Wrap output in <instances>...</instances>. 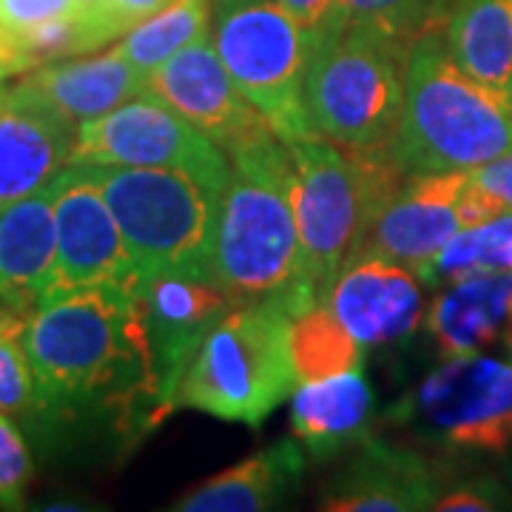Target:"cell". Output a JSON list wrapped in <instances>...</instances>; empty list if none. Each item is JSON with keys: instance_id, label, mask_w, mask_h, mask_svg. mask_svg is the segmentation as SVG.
<instances>
[{"instance_id": "1", "label": "cell", "mask_w": 512, "mask_h": 512, "mask_svg": "<svg viewBox=\"0 0 512 512\" xmlns=\"http://www.w3.org/2000/svg\"><path fill=\"white\" fill-rule=\"evenodd\" d=\"M37 387V410L66 419L92 407L168 413L154 365L143 291L86 288L37 305L20 336Z\"/></svg>"}, {"instance_id": "2", "label": "cell", "mask_w": 512, "mask_h": 512, "mask_svg": "<svg viewBox=\"0 0 512 512\" xmlns=\"http://www.w3.org/2000/svg\"><path fill=\"white\" fill-rule=\"evenodd\" d=\"M293 160V211L299 228V282L291 316L325 302L367 228L407 183L390 148L350 151L319 134L288 143Z\"/></svg>"}, {"instance_id": "3", "label": "cell", "mask_w": 512, "mask_h": 512, "mask_svg": "<svg viewBox=\"0 0 512 512\" xmlns=\"http://www.w3.org/2000/svg\"><path fill=\"white\" fill-rule=\"evenodd\" d=\"M512 151V100L481 86L450 55L444 20L407 49L404 106L390 154L407 177L470 171Z\"/></svg>"}, {"instance_id": "4", "label": "cell", "mask_w": 512, "mask_h": 512, "mask_svg": "<svg viewBox=\"0 0 512 512\" xmlns=\"http://www.w3.org/2000/svg\"><path fill=\"white\" fill-rule=\"evenodd\" d=\"M225 157L228 180L211 254L214 282L237 305L279 299L288 308L299 282V228L288 143L271 131Z\"/></svg>"}, {"instance_id": "5", "label": "cell", "mask_w": 512, "mask_h": 512, "mask_svg": "<svg viewBox=\"0 0 512 512\" xmlns=\"http://www.w3.org/2000/svg\"><path fill=\"white\" fill-rule=\"evenodd\" d=\"M407 49L342 15L313 37L302 86L313 134L350 151L390 148L402 120Z\"/></svg>"}, {"instance_id": "6", "label": "cell", "mask_w": 512, "mask_h": 512, "mask_svg": "<svg viewBox=\"0 0 512 512\" xmlns=\"http://www.w3.org/2000/svg\"><path fill=\"white\" fill-rule=\"evenodd\" d=\"M291 313L279 299L237 305L202 336L174 407L259 427L291 396Z\"/></svg>"}, {"instance_id": "7", "label": "cell", "mask_w": 512, "mask_h": 512, "mask_svg": "<svg viewBox=\"0 0 512 512\" xmlns=\"http://www.w3.org/2000/svg\"><path fill=\"white\" fill-rule=\"evenodd\" d=\"M89 171L143 282L163 274L214 279L211 254L222 194L171 168L89 165Z\"/></svg>"}, {"instance_id": "8", "label": "cell", "mask_w": 512, "mask_h": 512, "mask_svg": "<svg viewBox=\"0 0 512 512\" xmlns=\"http://www.w3.org/2000/svg\"><path fill=\"white\" fill-rule=\"evenodd\" d=\"M211 40L239 92L285 143L313 134L302 103L313 37L276 0H214Z\"/></svg>"}, {"instance_id": "9", "label": "cell", "mask_w": 512, "mask_h": 512, "mask_svg": "<svg viewBox=\"0 0 512 512\" xmlns=\"http://www.w3.org/2000/svg\"><path fill=\"white\" fill-rule=\"evenodd\" d=\"M419 436L461 453H504L512 444V362L450 356L399 410Z\"/></svg>"}, {"instance_id": "10", "label": "cell", "mask_w": 512, "mask_h": 512, "mask_svg": "<svg viewBox=\"0 0 512 512\" xmlns=\"http://www.w3.org/2000/svg\"><path fill=\"white\" fill-rule=\"evenodd\" d=\"M72 163L171 168L191 174L217 194L228 180L225 151L151 94L80 123L74 131Z\"/></svg>"}, {"instance_id": "11", "label": "cell", "mask_w": 512, "mask_h": 512, "mask_svg": "<svg viewBox=\"0 0 512 512\" xmlns=\"http://www.w3.org/2000/svg\"><path fill=\"white\" fill-rule=\"evenodd\" d=\"M55 231V274L43 302L86 288L143 291L140 268L89 165L69 163L55 177Z\"/></svg>"}, {"instance_id": "12", "label": "cell", "mask_w": 512, "mask_h": 512, "mask_svg": "<svg viewBox=\"0 0 512 512\" xmlns=\"http://www.w3.org/2000/svg\"><path fill=\"white\" fill-rule=\"evenodd\" d=\"M197 126L228 154L271 134V123L239 92L211 35L197 37L148 74V92Z\"/></svg>"}, {"instance_id": "13", "label": "cell", "mask_w": 512, "mask_h": 512, "mask_svg": "<svg viewBox=\"0 0 512 512\" xmlns=\"http://www.w3.org/2000/svg\"><path fill=\"white\" fill-rule=\"evenodd\" d=\"M464 185H467V171L407 177L402 191L384 205L382 214L367 228L353 259L384 256L402 262L413 274H419L461 231L456 205Z\"/></svg>"}, {"instance_id": "14", "label": "cell", "mask_w": 512, "mask_h": 512, "mask_svg": "<svg viewBox=\"0 0 512 512\" xmlns=\"http://www.w3.org/2000/svg\"><path fill=\"white\" fill-rule=\"evenodd\" d=\"M146 325L154 365L163 384V402L171 410L174 396L191 356L200 348L202 336L220 322L237 302L214 279L163 274L143 282Z\"/></svg>"}, {"instance_id": "15", "label": "cell", "mask_w": 512, "mask_h": 512, "mask_svg": "<svg viewBox=\"0 0 512 512\" xmlns=\"http://www.w3.org/2000/svg\"><path fill=\"white\" fill-rule=\"evenodd\" d=\"M325 302L362 348L399 342L421 322L419 276L384 256H359L345 265Z\"/></svg>"}, {"instance_id": "16", "label": "cell", "mask_w": 512, "mask_h": 512, "mask_svg": "<svg viewBox=\"0 0 512 512\" xmlns=\"http://www.w3.org/2000/svg\"><path fill=\"white\" fill-rule=\"evenodd\" d=\"M15 94H23L74 126L103 117L148 92V74L128 60L120 46L80 60H52L23 74Z\"/></svg>"}, {"instance_id": "17", "label": "cell", "mask_w": 512, "mask_h": 512, "mask_svg": "<svg viewBox=\"0 0 512 512\" xmlns=\"http://www.w3.org/2000/svg\"><path fill=\"white\" fill-rule=\"evenodd\" d=\"M72 120L35 100L6 92L0 106V211L35 194L72 163Z\"/></svg>"}, {"instance_id": "18", "label": "cell", "mask_w": 512, "mask_h": 512, "mask_svg": "<svg viewBox=\"0 0 512 512\" xmlns=\"http://www.w3.org/2000/svg\"><path fill=\"white\" fill-rule=\"evenodd\" d=\"M439 478L430 464L402 447L362 439L350 467L325 495L328 512H413L433 510Z\"/></svg>"}, {"instance_id": "19", "label": "cell", "mask_w": 512, "mask_h": 512, "mask_svg": "<svg viewBox=\"0 0 512 512\" xmlns=\"http://www.w3.org/2000/svg\"><path fill=\"white\" fill-rule=\"evenodd\" d=\"M55 180L0 211V305L32 313L55 274Z\"/></svg>"}, {"instance_id": "20", "label": "cell", "mask_w": 512, "mask_h": 512, "mask_svg": "<svg viewBox=\"0 0 512 512\" xmlns=\"http://www.w3.org/2000/svg\"><path fill=\"white\" fill-rule=\"evenodd\" d=\"M373 390L362 370L302 382L291 396L293 439L313 458H328L367 439Z\"/></svg>"}, {"instance_id": "21", "label": "cell", "mask_w": 512, "mask_h": 512, "mask_svg": "<svg viewBox=\"0 0 512 512\" xmlns=\"http://www.w3.org/2000/svg\"><path fill=\"white\" fill-rule=\"evenodd\" d=\"M305 470V453L296 439H282L225 467L197 484L174 504L180 512H262L279 507Z\"/></svg>"}, {"instance_id": "22", "label": "cell", "mask_w": 512, "mask_h": 512, "mask_svg": "<svg viewBox=\"0 0 512 512\" xmlns=\"http://www.w3.org/2000/svg\"><path fill=\"white\" fill-rule=\"evenodd\" d=\"M512 299V271L467 276L433 299L427 328L441 356H467L493 345L504 333Z\"/></svg>"}, {"instance_id": "23", "label": "cell", "mask_w": 512, "mask_h": 512, "mask_svg": "<svg viewBox=\"0 0 512 512\" xmlns=\"http://www.w3.org/2000/svg\"><path fill=\"white\" fill-rule=\"evenodd\" d=\"M444 37L464 72L512 100V0H450Z\"/></svg>"}, {"instance_id": "24", "label": "cell", "mask_w": 512, "mask_h": 512, "mask_svg": "<svg viewBox=\"0 0 512 512\" xmlns=\"http://www.w3.org/2000/svg\"><path fill=\"white\" fill-rule=\"evenodd\" d=\"M291 359L296 382L302 384L362 370L365 356L328 302H319L291 319Z\"/></svg>"}, {"instance_id": "25", "label": "cell", "mask_w": 512, "mask_h": 512, "mask_svg": "<svg viewBox=\"0 0 512 512\" xmlns=\"http://www.w3.org/2000/svg\"><path fill=\"white\" fill-rule=\"evenodd\" d=\"M507 271H512V211H501L484 225L461 228L416 276L419 282L436 288L467 276Z\"/></svg>"}, {"instance_id": "26", "label": "cell", "mask_w": 512, "mask_h": 512, "mask_svg": "<svg viewBox=\"0 0 512 512\" xmlns=\"http://www.w3.org/2000/svg\"><path fill=\"white\" fill-rule=\"evenodd\" d=\"M211 9L214 0H171L157 15L126 32L117 46L140 72L151 74L188 43L208 35Z\"/></svg>"}, {"instance_id": "27", "label": "cell", "mask_w": 512, "mask_h": 512, "mask_svg": "<svg viewBox=\"0 0 512 512\" xmlns=\"http://www.w3.org/2000/svg\"><path fill=\"white\" fill-rule=\"evenodd\" d=\"M171 0H74L77 55H89L131 32L137 23L165 9Z\"/></svg>"}, {"instance_id": "28", "label": "cell", "mask_w": 512, "mask_h": 512, "mask_svg": "<svg viewBox=\"0 0 512 512\" xmlns=\"http://www.w3.org/2000/svg\"><path fill=\"white\" fill-rule=\"evenodd\" d=\"M450 0H339V12L350 23L373 26L410 46L416 37L447 15Z\"/></svg>"}, {"instance_id": "29", "label": "cell", "mask_w": 512, "mask_h": 512, "mask_svg": "<svg viewBox=\"0 0 512 512\" xmlns=\"http://www.w3.org/2000/svg\"><path fill=\"white\" fill-rule=\"evenodd\" d=\"M37 410V387L20 336H0V413Z\"/></svg>"}, {"instance_id": "30", "label": "cell", "mask_w": 512, "mask_h": 512, "mask_svg": "<svg viewBox=\"0 0 512 512\" xmlns=\"http://www.w3.org/2000/svg\"><path fill=\"white\" fill-rule=\"evenodd\" d=\"M32 481V456L20 430L0 413V510H23Z\"/></svg>"}, {"instance_id": "31", "label": "cell", "mask_w": 512, "mask_h": 512, "mask_svg": "<svg viewBox=\"0 0 512 512\" xmlns=\"http://www.w3.org/2000/svg\"><path fill=\"white\" fill-rule=\"evenodd\" d=\"M72 12L74 0H0V26L15 40L43 23L72 18Z\"/></svg>"}, {"instance_id": "32", "label": "cell", "mask_w": 512, "mask_h": 512, "mask_svg": "<svg viewBox=\"0 0 512 512\" xmlns=\"http://www.w3.org/2000/svg\"><path fill=\"white\" fill-rule=\"evenodd\" d=\"M467 174H470V183L484 188L504 211H512V151L498 160L470 168Z\"/></svg>"}, {"instance_id": "33", "label": "cell", "mask_w": 512, "mask_h": 512, "mask_svg": "<svg viewBox=\"0 0 512 512\" xmlns=\"http://www.w3.org/2000/svg\"><path fill=\"white\" fill-rule=\"evenodd\" d=\"M305 32L316 37L339 18V0H276Z\"/></svg>"}, {"instance_id": "34", "label": "cell", "mask_w": 512, "mask_h": 512, "mask_svg": "<svg viewBox=\"0 0 512 512\" xmlns=\"http://www.w3.org/2000/svg\"><path fill=\"white\" fill-rule=\"evenodd\" d=\"M498 507V493L484 487H461L456 493L439 495L433 510L439 512H490Z\"/></svg>"}, {"instance_id": "35", "label": "cell", "mask_w": 512, "mask_h": 512, "mask_svg": "<svg viewBox=\"0 0 512 512\" xmlns=\"http://www.w3.org/2000/svg\"><path fill=\"white\" fill-rule=\"evenodd\" d=\"M32 69V60L20 52L18 46L12 43V37L6 35V29L0 26V83L6 77H15V74H26Z\"/></svg>"}, {"instance_id": "36", "label": "cell", "mask_w": 512, "mask_h": 512, "mask_svg": "<svg viewBox=\"0 0 512 512\" xmlns=\"http://www.w3.org/2000/svg\"><path fill=\"white\" fill-rule=\"evenodd\" d=\"M29 316L32 313H23L9 308V305H0V336H23Z\"/></svg>"}, {"instance_id": "37", "label": "cell", "mask_w": 512, "mask_h": 512, "mask_svg": "<svg viewBox=\"0 0 512 512\" xmlns=\"http://www.w3.org/2000/svg\"><path fill=\"white\" fill-rule=\"evenodd\" d=\"M501 339H504V345L512 353V299H510V308H507V322H504V333H501Z\"/></svg>"}, {"instance_id": "38", "label": "cell", "mask_w": 512, "mask_h": 512, "mask_svg": "<svg viewBox=\"0 0 512 512\" xmlns=\"http://www.w3.org/2000/svg\"><path fill=\"white\" fill-rule=\"evenodd\" d=\"M3 103H6V89L0 86V106H3Z\"/></svg>"}]
</instances>
